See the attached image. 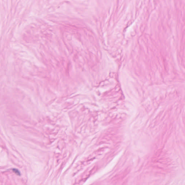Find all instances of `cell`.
Returning <instances> with one entry per match:
<instances>
[{"instance_id": "obj_1", "label": "cell", "mask_w": 185, "mask_h": 185, "mask_svg": "<svg viewBox=\"0 0 185 185\" xmlns=\"http://www.w3.org/2000/svg\"><path fill=\"white\" fill-rule=\"evenodd\" d=\"M13 171L16 174L18 175H20V173L19 171L17 169H14L13 170Z\"/></svg>"}]
</instances>
